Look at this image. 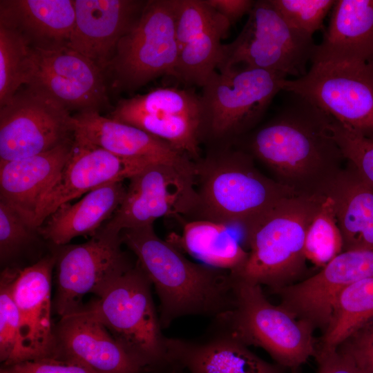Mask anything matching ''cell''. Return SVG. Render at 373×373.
<instances>
[{"label": "cell", "instance_id": "6da1fadb", "mask_svg": "<svg viewBox=\"0 0 373 373\" xmlns=\"http://www.w3.org/2000/svg\"><path fill=\"white\" fill-rule=\"evenodd\" d=\"M294 95L292 102L250 134L245 151L298 195H323L345 159L330 130L331 116Z\"/></svg>", "mask_w": 373, "mask_h": 373}, {"label": "cell", "instance_id": "7a4b0ae2", "mask_svg": "<svg viewBox=\"0 0 373 373\" xmlns=\"http://www.w3.org/2000/svg\"><path fill=\"white\" fill-rule=\"evenodd\" d=\"M124 244L136 256L160 299L162 327L185 316H222L233 306L232 278L227 271L187 259L153 224L124 229Z\"/></svg>", "mask_w": 373, "mask_h": 373}, {"label": "cell", "instance_id": "3957f363", "mask_svg": "<svg viewBox=\"0 0 373 373\" xmlns=\"http://www.w3.org/2000/svg\"><path fill=\"white\" fill-rule=\"evenodd\" d=\"M254 159L245 150L227 146H216L195 162L198 219L242 229L283 199L298 195L262 174Z\"/></svg>", "mask_w": 373, "mask_h": 373}, {"label": "cell", "instance_id": "277c9868", "mask_svg": "<svg viewBox=\"0 0 373 373\" xmlns=\"http://www.w3.org/2000/svg\"><path fill=\"white\" fill-rule=\"evenodd\" d=\"M323 198L324 195H316L285 198L242 229L248 257L241 268L229 272L231 276L266 285L272 292L296 283L306 269V232Z\"/></svg>", "mask_w": 373, "mask_h": 373}, {"label": "cell", "instance_id": "5b68a950", "mask_svg": "<svg viewBox=\"0 0 373 373\" xmlns=\"http://www.w3.org/2000/svg\"><path fill=\"white\" fill-rule=\"evenodd\" d=\"M152 284L137 262L107 283L82 308L149 370L169 364L151 294Z\"/></svg>", "mask_w": 373, "mask_h": 373}, {"label": "cell", "instance_id": "8992f818", "mask_svg": "<svg viewBox=\"0 0 373 373\" xmlns=\"http://www.w3.org/2000/svg\"><path fill=\"white\" fill-rule=\"evenodd\" d=\"M231 278L233 306L216 318L222 332L263 349L279 365L291 370L314 356L317 345L312 325L270 303L260 285Z\"/></svg>", "mask_w": 373, "mask_h": 373}, {"label": "cell", "instance_id": "52a82bcc", "mask_svg": "<svg viewBox=\"0 0 373 373\" xmlns=\"http://www.w3.org/2000/svg\"><path fill=\"white\" fill-rule=\"evenodd\" d=\"M286 77L265 70L235 67L216 71L202 87L201 140L231 146L262 118Z\"/></svg>", "mask_w": 373, "mask_h": 373}, {"label": "cell", "instance_id": "ba28073f", "mask_svg": "<svg viewBox=\"0 0 373 373\" xmlns=\"http://www.w3.org/2000/svg\"><path fill=\"white\" fill-rule=\"evenodd\" d=\"M175 11L176 0H147L104 70L112 88L132 92L161 76L173 77L178 56Z\"/></svg>", "mask_w": 373, "mask_h": 373}, {"label": "cell", "instance_id": "9c48e42d", "mask_svg": "<svg viewBox=\"0 0 373 373\" xmlns=\"http://www.w3.org/2000/svg\"><path fill=\"white\" fill-rule=\"evenodd\" d=\"M315 46L313 39L291 28L269 0L256 1L238 37L223 44L218 70L248 67L298 78L307 73Z\"/></svg>", "mask_w": 373, "mask_h": 373}, {"label": "cell", "instance_id": "30bf717a", "mask_svg": "<svg viewBox=\"0 0 373 373\" xmlns=\"http://www.w3.org/2000/svg\"><path fill=\"white\" fill-rule=\"evenodd\" d=\"M311 63L305 75L284 79L282 90L305 99L344 126L373 140V59Z\"/></svg>", "mask_w": 373, "mask_h": 373}, {"label": "cell", "instance_id": "8fae6325", "mask_svg": "<svg viewBox=\"0 0 373 373\" xmlns=\"http://www.w3.org/2000/svg\"><path fill=\"white\" fill-rule=\"evenodd\" d=\"M109 118L139 128L195 162L200 159V97L192 88L163 87L120 99Z\"/></svg>", "mask_w": 373, "mask_h": 373}, {"label": "cell", "instance_id": "7c38bea8", "mask_svg": "<svg viewBox=\"0 0 373 373\" xmlns=\"http://www.w3.org/2000/svg\"><path fill=\"white\" fill-rule=\"evenodd\" d=\"M70 112L30 86L0 107V160L35 155L74 139Z\"/></svg>", "mask_w": 373, "mask_h": 373}, {"label": "cell", "instance_id": "4fadbf2b", "mask_svg": "<svg viewBox=\"0 0 373 373\" xmlns=\"http://www.w3.org/2000/svg\"><path fill=\"white\" fill-rule=\"evenodd\" d=\"M120 234L99 229L87 242L50 246L55 255L54 309L60 318L79 310L88 293L95 295L134 265L122 249Z\"/></svg>", "mask_w": 373, "mask_h": 373}, {"label": "cell", "instance_id": "5bb4252c", "mask_svg": "<svg viewBox=\"0 0 373 373\" xmlns=\"http://www.w3.org/2000/svg\"><path fill=\"white\" fill-rule=\"evenodd\" d=\"M123 201L100 228L119 234L126 229L153 224L161 217L195 214L198 195L195 177L165 164H152L130 179Z\"/></svg>", "mask_w": 373, "mask_h": 373}, {"label": "cell", "instance_id": "9a60e30c", "mask_svg": "<svg viewBox=\"0 0 373 373\" xmlns=\"http://www.w3.org/2000/svg\"><path fill=\"white\" fill-rule=\"evenodd\" d=\"M104 70L69 47L31 48L26 86L57 101L70 112H99L109 104Z\"/></svg>", "mask_w": 373, "mask_h": 373}, {"label": "cell", "instance_id": "2e32d148", "mask_svg": "<svg viewBox=\"0 0 373 373\" xmlns=\"http://www.w3.org/2000/svg\"><path fill=\"white\" fill-rule=\"evenodd\" d=\"M373 276V249L345 251L317 274L273 292L280 305L314 329H326L338 295L350 285Z\"/></svg>", "mask_w": 373, "mask_h": 373}, {"label": "cell", "instance_id": "e0dca14e", "mask_svg": "<svg viewBox=\"0 0 373 373\" xmlns=\"http://www.w3.org/2000/svg\"><path fill=\"white\" fill-rule=\"evenodd\" d=\"M150 164L117 156L74 137L70 155L39 206L35 227L39 229L64 204L105 185L130 179Z\"/></svg>", "mask_w": 373, "mask_h": 373}, {"label": "cell", "instance_id": "ac0fdd59", "mask_svg": "<svg viewBox=\"0 0 373 373\" xmlns=\"http://www.w3.org/2000/svg\"><path fill=\"white\" fill-rule=\"evenodd\" d=\"M58 358L91 373H144L149 369L82 307L55 325Z\"/></svg>", "mask_w": 373, "mask_h": 373}, {"label": "cell", "instance_id": "d6986e66", "mask_svg": "<svg viewBox=\"0 0 373 373\" xmlns=\"http://www.w3.org/2000/svg\"><path fill=\"white\" fill-rule=\"evenodd\" d=\"M146 2L74 0L75 23L68 47L104 72L119 41L135 25Z\"/></svg>", "mask_w": 373, "mask_h": 373}, {"label": "cell", "instance_id": "ffe728a7", "mask_svg": "<svg viewBox=\"0 0 373 373\" xmlns=\"http://www.w3.org/2000/svg\"><path fill=\"white\" fill-rule=\"evenodd\" d=\"M55 255L52 250L35 263L19 267L13 283L21 335L28 361L55 358L57 341L51 320L52 274Z\"/></svg>", "mask_w": 373, "mask_h": 373}, {"label": "cell", "instance_id": "44dd1931", "mask_svg": "<svg viewBox=\"0 0 373 373\" xmlns=\"http://www.w3.org/2000/svg\"><path fill=\"white\" fill-rule=\"evenodd\" d=\"M73 118L74 137L124 158L171 165L195 177V162L139 128L104 117L98 111L77 113Z\"/></svg>", "mask_w": 373, "mask_h": 373}, {"label": "cell", "instance_id": "7402d4cb", "mask_svg": "<svg viewBox=\"0 0 373 373\" xmlns=\"http://www.w3.org/2000/svg\"><path fill=\"white\" fill-rule=\"evenodd\" d=\"M73 140L30 157L0 160V202L35 229L39 206L68 161Z\"/></svg>", "mask_w": 373, "mask_h": 373}, {"label": "cell", "instance_id": "603a6c76", "mask_svg": "<svg viewBox=\"0 0 373 373\" xmlns=\"http://www.w3.org/2000/svg\"><path fill=\"white\" fill-rule=\"evenodd\" d=\"M75 23L74 0L0 1V24L19 32L32 48L68 47Z\"/></svg>", "mask_w": 373, "mask_h": 373}, {"label": "cell", "instance_id": "cb8c5ba5", "mask_svg": "<svg viewBox=\"0 0 373 373\" xmlns=\"http://www.w3.org/2000/svg\"><path fill=\"white\" fill-rule=\"evenodd\" d=\"M166 347L171 363L182 365L189 373H280L224 332L204 342L166 338Z\"/></svg>", "mask_w": 373, "mask_h": 373}, {"label": "cell", "instance_id": "d4e9b609", "mask_svg": "<svg viewBox=\"0 0 373 373\" xmlns=\"http://www.w3.org/2000/svg\"><path fill=\"white\" fill-rule=\"evenodd\" d=\"M373 59V0H337L313 61Z\"/></svg>", "mask_w": 373, "mask_h": 373}, {"label": "cell", "instance_id": "484cf974", "mask_svg": "<svg viewBox=\"0 0 373 373\" xmlns=\"http://www.w3.org/2000/svg\"><path fill=\"white\" fill-rule=\"evenodd\" d=\"M343 251L373 249V186L349 162L328 184Z\"/></svg>", "mask_w": 373, "mask_h": 373}, {"label": "cell", "instance_id": "4316f807", "mask_svg": "<svg viewBox=\"0 0 373 373\" xmlns=\"http://www.w3.org/2000/svg\"><path fill=\"white\" fill-rule=\"evenodd\" d=\"M126 191L122 182L91 191L75 204L61 205L39 231L44 240L55 247L68 245L78 236H93L111 218Z\"/></svg>", "mask_w": 373, "mask_h": 373}, {"label": "cell", "instance_id": "83f0119b", "mask_svg": "<svg viewBox=\"0 0 373 373\" xmlns=\"http://www.w3.org/2000/svg\"><path fill=\"white\" fill-rule=\"evenodd\" d=\"M231 226L198 219L184 222L180 234L167 241L207 266L233 273L245 264L248 251L233 233Z\"/></svg>", "mask_w": 373, "mask_h": 373}, {"label": "cell", "instance_id": "f1b7e54d", "mask_svg": "<svg viewBox=\"0 0 373 373\" xmlns=\"http://www.w3.org/2000/svg\"><path fill=\"white\" fill-rule=\"evenodd\" d=\"M373 319V276L345 287L337 296L318 347L334 349Z\"/></svg>", "mask_w": 373, "mask_h": 373}, {"label": "cell", "instance_id": "f546056e", "mask_svg": "<svg viewBox=\"0 0 373 373\" xmlns=\"http://www.w3.org/2000/svg\"><path fill=\"white\" fill-rule=\"evenodd\" d=\"M231 23L224 17L178 50L173 77L186 86L202 87L217 71Z\"/></svg>", "mask_w": 373, "mask_h": 373}, {"label": "cell", "instance_id": "4dcf8cb0", "mask_svg": "<svg viewBox=\"0 0 373 373\" xmlns=\"http://www.w3.org/2000/svg\"><path fill=\"white\" fill-rule=\"evenodd\" d=\"M18 267H5L0 276V360L5 366L29 360L13 297V283Z\"/></svg>", "mask_w": 373, "mask_h": 373}, {"label": "cell", "instance_id": "1f68e13d", "mask_svg": "<svg viewBox=\"0 0 373 373\" xmlns=\"http://www.w3.org/2000/svg\"><path fill=\"white\" fill-rule=\"evenodd\" d=\"M343 251V241L333 202L324 195L306 232L305 256L307 260L322 268Z\"/></svg>", "mask_w": 373, "mask_h": 373}, {"label": "cell", "instance_id": "d6a6232c", "mask_svg": "<svg viewBox=\"0 0 373 373\" xmlns=\"http://www.w3.org/2000/svg\"><path fill=\"white\" fill-rule=\"evenodd\" d=\"M30 54L19 32L0 24V107L26 84Z\"/></svg>", "mask_w": 373, "mask_h": 373}, {"label": "cell", "instance_id": "836d02e7", "mask_svg": "<svg viewBox=\"0 0 373 373\" xmlns=\"http://www.w3.org/2000/svg\"><path fill=\"white\" fill-rule=\"evenodd\" d=\"M39 229L29 225L15 210L0 202V262L11 267L39 241Z\"/></svg>", "mask_w": 373, "mask_h": 373}, {"label": "cell", "instance_id": "e575fe53", "mask_svg": "<svg viewBox=\"0 0 373 373\" xmlns=\"http://www.w3.org/2000/svg\"><path fill=\"white\" fill-rule=\"evenodd\" d=\"M271 3L294 29L308 37L321 30L335 0H269Z\"/></svg>", "mask_w": 373, "mask_h": 373}, {"label": "cell", "instance_id": "d590c367", "mask_svg": "<svg viewBox=\"0 0 373 373\" xmlns=\"http://www.w3.org/2000/svg\"><path fill=\"white\" fill-rule=\"evenodd\" d=\"M224 17L205 0H176L175 35L178 50Z\"/></svg>", "mask_w": 373, "mask_h": 373}, {"label": "cell", "instance_id": "8d00e7d4", "mask_svg": "<svg viewBox=\"0 0 373 373\" xmlns=\"http://www.w3.org/2000/svg\"><path fill=\"white\" fill-rule=\"evenodd\" d=\"M329 127L345 159L373 186V140L344 126L332 117Z\"/></svg>", "mask_w": 373, "mask_h": 373}, {"label": "cell", "instance_id": "74e56055", "mask_svg": "<svg viewBox=\"0 0 373 373\" xmlns=\"http://www.w3.org/2000/svg\"><path fill=\"white\" fill-rule=\"evenodd\" d=\"M339 347L352 356L363 373H373V319Z\"/></svg>", "mask_w": 373, "mask_h": 373}, {"label": "cell", "instance_id": "f35d334b", "mask_svg": "<svg viewBox=\"0 0 373 373\" xmlns=\"http://www.w3.org/2000/svg\"><path fill=\"white\" fill-rule=\"evenodd\" d=\"M0 373H91L76 363L58 359L41 358L11 365H2Z\"/></svg>", "mask_w": 373, "mask_h": 373}, {"label": "cell", "instance_id": "ab89813d", "mask_svg": "<svg viewBox=\"0 0 373 373\" xmlns=\"http://www.w3.org/2000/svg\"><path fill=\"white\" fill-rule=\"evenodd\" d=\"M317 373H363L352 356L341 347H316Z\"/></svg>", "mask_w": 373, "mask_h": 373}, {"label": "cell", "instance_id": "60d3db41", "mask_svg": "<svg viewBox=\"0 0 373 373\" xmlns=\"http://www.w3.org/2000/svg\"><path fill=\"white\" fill-rule=\"evenodd\" d=\"M231 23H235L251 10L255 1L251 0H205Z\"/></svg>", "mask_w": 373, "mask_h": 373}]
</instances>
